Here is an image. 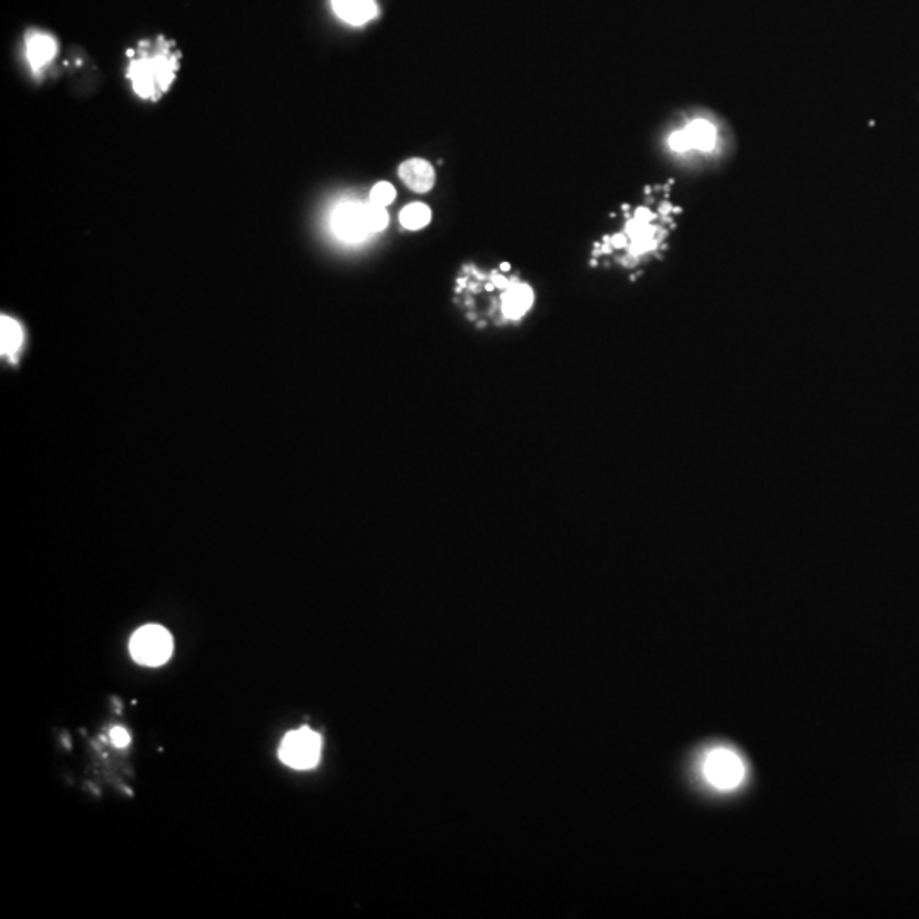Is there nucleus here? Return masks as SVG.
I'll return each mask as SVG.
<instances>
[{
	"label": "nucleus",
	"instance_id": "nucleus-1",
	"mask_svg": "<svg viewBox=\"0 0 919 919\" xmlns=\"http://www.w3.org/2000/svg\"><path fill=\"white\" fill-rule=\"evenodd\" d=\"M128 80L138 98L159 101L172 86L181 65V53L164 36L142 41L128 52Z\"/></svg>",
	"mask_w": 919,
	"mask_h": 919
},
{
	"label": "nucleus",
	"instance_id": "nucleus-2",
	"mask_svg": "<svg viewBox=\"0 0 919 919\" xmlns=\"http://www.w3.org/2000/svg\"><path fill=\"white\" fill-rule=\"evenodd\" d=\"M668 147L674 155L700 162L703 167L717 164L731 149V132L720 116L703 109L686 116L669 133Z\"/></svg>",
	"mask_w": 919,
	"mask_h": 919
},
{
	"label": "nucleus",
	"instance_id": "nucleus-3",
	"mask_svg": "<svg viewBox=\"0 0 919 919\" xmlns=\"http://www.w3.org/2000/svg\"><path fill=\"white\" fill-rule=\"evenodd\" d=\"M700 773L708 787L719 792H732L748 777V766L736 749L715 746L703 753Z\"/></svg>",
	"mask_w": 919,
	"mask_h": 919
},
{
	"label": "nucleus",
	"instance_id": "nucleus-4",
	"mask_svg": "<svg viewBox=\"0 0 919 919\" xmlns=\"http://www.w3.org/2000/svg\"><path fill=\"white\" fill-rule=\"evenodd\" d=\"M174 642L166 628L160 625H145L138 628L130 640L133 659L142 666H160L171 657Z\"/></svg>",
	"mask_w": 919,
	"mask_h": 919
},
{
	"label": "nucleus",
	"instance_id": "nucleus-5",
	"mask_svg": "<svg viewBox=\"0 0 919 919\" xmlns=\"http://www.w3.org/2000/svg\"><path fill=\"white\" fill-rule=\"evenodd\" d=\"M322 739L309 727L288 732L280 746V758L285 765L295 770L314 768L320 760Z\"/></svg>",
	"mask_w": 919,
	"mask_h": 919
},
{
	"label": "nucleus",
	"instance_id": "nucleus-6",
	"mask_svg": "<svg viewBox=\"0 0 919 919\" xmlns=\"http://www.w3.org/2000/svg\"><path fill=\"white\" fill-rule=\"evenodd\" d=\"M332 227L339 239L348 242H358L372 234L366 218V206L361 203H343L337 206L332 217Z\"/></svg>",
	"mask_w": 919,
	"mask_h": 919
},
{
	"label": "nucleus",
	"instance_id": "nucleus-7",
	"mask_svg": "<svg viewBox=\"0 0 919 919\" xmlns=\"http://www.w3.org/2000/svg\"><path fill=\"white\" fill-rule=\"evenodd\" d=\"M57 52V41L52 35L41 33V31H29L26 35V58L35 72L45 69L46 65L55 58Z\"/></svg>",
	"mask_w": 919,
	"mask_h": 919
},
{
	"label": "nucleus",
	"instance_id": "nucleus-8",
	"mask_svg": "<svg viewBox=\"0 0 919 919\" xmlns=\"http://www.w3.org/2000/svg\"><path fill=\"white\" fill-rule=\"evenodd\" d=\"M332 9L337 18L351 26H363L377 18L378 7L375 0H332Z\"/></svg>",
	"mask_w": 919,
	"mask_h": 919
},
{
	"label": "nucleus",
	"instance_id": "nucleus-9",
	"mask_svg": "<svg viewBox=\"0 0 919 919\" xmlns=\"http://www.w3.org/2000/svg\"><path fill=\"white\" fill-rule=\"evenodd\" d=\"M400 179L416 193H426L433 188L434 169L423 159H411L404 162L399 169Z\"/></svg>",
	"mask_w": 919,
	"mask_h": 919
},
{
	"label": "nucleus",
	"instance_id": "nucleus-10",
	"mask_svg": "<svg viewBox=\"0 0 919 919\" xmlns=\"http://www.w3.org/2000/svg\"><path fill=\"white\" fill-rule=\"evenodd\" d=\"M23 327L16 320L2 315L0 320V349L7 358H14L23 346Z\"/></svg>",
	"mask_w": 919,
	"mask_h": 919
},
{
	"label": "nucleus",
	"instance_id": "nucleus-11",
	"mask_svg": "<svg viewBox=\"0 0 919 919\" xmlns=\"http://www.w3.org/2000/svg\"><path fill=\"white\" fill-rule=\"evenodd\" d=\"M431 222V210L423 203H412L400 213V223L407 230L424 229Z\"/></svg>",
	"mask_w": 919,
	"mask_h": 919
},
{
	"label": "nucleus",
	"instance_id": "nucleus-12",
	"mask_svg": "<svg viewBox=\"0 0 919 919\" xmlns=\"http://www.w3.org/2000/svg\"><path fill=\"white\" fill-rule=\"evenodd\" d=\"M366 206V218H368V225H370V230L372 234L375 232H382L387 225H389V213L383 208V206L375 205V203H368Z\"/></svg>",
	"mask_w": 919,
	"mask_h": 919
},
{
	"label": "nucleus",
	"instance_id": "nucleus-13",
	"mask_svg": "<svg viewBox=\"0 0 919 919\" xmlns=\"http://www.w3.org/2000/svg\"><path fill=\"white\" fill-rule=\"evenodd\" d=\"M395 200V188L389 183H378L370 193V201L378 206H389Z\"/></svg>",
	"mask_w": 919,
	"mask_h": 919
},
{
	"label": "nucleus",
	"instance_id": "nucleus-14",
	"mask_svg": "<svg viewBox=\"0 0 919 919\" xmlns=\"http://www.w3.org/2000/svg\"><path fill=\"white\" fill-rule=\"evenodd\" d=\"M111 741H113L116 748H126L130 744V734L123 727H116L111 731Z\"/></svg>",
	"mask_w": 919,
	"mask_h": 919
}]
</instances>
